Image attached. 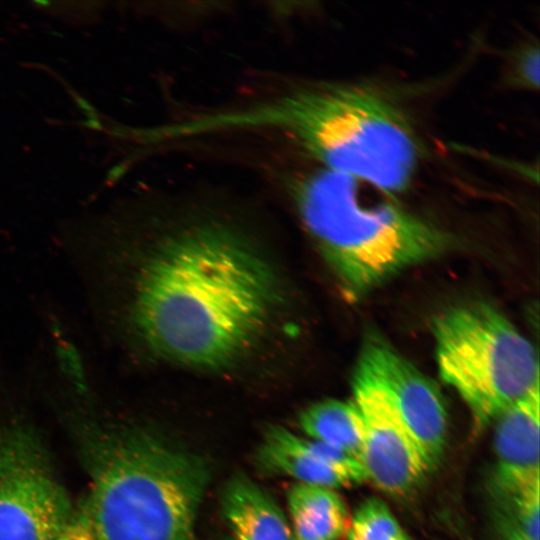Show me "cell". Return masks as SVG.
<instances>
[{
    "label": "cell",
    "mask_w": 540,
    "mask_h": 540,
    "mask_svg": "<svg viewBox=\"0 0 540 540\" xmlns=\"http://www.w3.org/2000/svg\"><path fill=\"white\" fill-rule=\"evenodd\" d=\"M278 300L267 260L227 223L201 220L163 237L141 258L125 322L151 354L216 370L254 347Z\"/></svg>",
    "instance_id": "1"
},
{
    "label": "cell",
    "mask_w": 540,
    "mask_h": 540,
    "mask_svg": "<svg viewBox=\"0 0 540 540\" xmlns=\"http://www.w3.org/2000/svg\"><path fill=\"white\" fill-rule=\"evenodd\" d=\"M187 138L266 130L283 134L320 163L395 197L407 190L421 149L409 119L374 88L321 83L249 106L207 113L182 123Z\"/></svg>",
    "instance_id": "2"
},
{
    "label": "cell",
    "mask_w": 540,
    "mask_h": 540,
    "mask_svg": "<svg viewBox=\"0 0 540 540\" xmlns=\"http://www.w3.org/2000/svg\"><path fill=\"white\" fill-rule=\"evenodd\" d=\"M367 185L321 167L288 182L303 226L355 300L442 255L454 242L448 232L395 201L370 199Z\"/></svg>",
    "instance_id": "3"
},
{
    "label": "cell",
    "mask_w": 540,
    "mask_h": 540,
    "mask_svg": "<svg viewBox=\"0 0 540 540\" xmlns=\"http://www.w3.org/2000/svg\"><path fill=\"white\" fill-rule=\"evenodd\" d=\"M84 509L98 540H195L202 459L146 432H93Z\"/></svg>",
    "instance_id": "4"
},
{
    "label": "cell",
    "mask_w": 540,
    "mask_h": 540,
    "mask_svg": "<svg viewBox=\"0 0 540 540\" xmlns=\"http://www.w3.org/2000/svg\"><path fill=\"white\" fill-rule=\"evenodd\" d=\"M432 330L440 376L478 426L495 422L540 383L534 346L486 302L449 307L433 320Z\"/></svg>",
    "instance_id": "5"
},
{
    "label": "cell",
    "mask_w": 540,
    "mask_h": 540,
    "mask_svg": "<svg viewBox=\"0 0 540 540\" xmlns=\"http://www.w3.org/2000/svg\"><path fill=\"white\" fill-rule=\"evenodd\" d=\"M72 514L36 438L0 424V540H56Z\"/></svg>",
    "instance_id": "6"
},
{
    "label": "cell",
    "mask_w": 540,
    "mask_h": 540,
    "mask_svg": "<svg viewBox=\"0 0 540 540\" xmlns=\"http://www.w3.org/2000/svg\"><path fill=\"white\" fill-rule=\"evenodd\" d=\"M352 391L363 423L359 462L367 481L393 496L411 493L431 471L420 448L385 391L358 363Z\"/></svg>",
    "instance_id": "7"
},
{
    "label": "cell",
    "mask_w": 540,
    "mask_h": 540,
    "mask_svg": "<svg viewBox=\"0 0 540 540\" xmlns=\"http://www.w3.org/2000/svg\"><path fill=\"white\" fill-rule=\"evenodd\" d=\"M357 363L385 391L433 470L443 456L448 431L447 409L437 385L374 331L366 334Z\"/></svg>",
    "instance_id": "8"
},
{
    "label": "cell",
    "mask_w": 540,
    "mask_h": 540,
    "mask_svg": "<svg viewBox=\"0 0 540 540\" xmlns=\"http://www.w3.org/2000/svg\"><path fill=\"white\" fill-rule=\"evenodd\" d=\"M539 385L495 421L492 493L499 508L540 485Z\"/></svg>",
    "instance_id": "9"
},
{
    "label": "cell",
    "mask_w": 540,
    "mask_h": 540,
    "mask_svg": "<svg viewBox=\"0 0 540 540\" xmlns=\"http://www.w3.org/2000/svg\"><path fill=\"white\" fill-rule=\"evenodd\" d=\"M260 459L268 469L291 476L299 483L335 490L367 481L357 458L281 426L267 431Z\"/></svg>",
    "instance_id": "10"
},
{
    "label": "cell",
    "mask_w": 540,
    "mask_h": 540,
    "mask_svg": "<svg viewBox=\"0 0 540 540\" xmlns=\"http://www.w3.org/2000/svg\"><path fill=\"white\" fill-rule=\"evenodd\" d=\"M223 511L236 540H292L291 528L278 505L245 477L232 480Z\"/></svg>",
    "instance_id": "11"
},
{
    "label": "cell",
    "mask_w": 540,
    "mask_h": 540,
    "mask_svg": "<svg viewBox=\"0 0 540 540\" xmlns=\"http://www.w3.org/2000/svg\"><path fill=\"white\" fill-rule=\"evenodd\" d=\"M293 540H340L350 521L345 502L331 488L296 483L287 495Z\"/></svg>",
    "instance_id": "12"
},
{
    "label": "cell",
    "mask_w": 540,
    "mask_h": 540,
    "mask_svg": "<svg viewBox=\"0 0 540 540\" xmlns=\"http://www.w3.org/2000/svg\"><path fill=\"white\" fill-rule=\"evenodd\" d=\"M299 422L308 438L359 460L363 423L353 400L326 399L316 402L301 413Z\"/></svg>",
    "instance_id": "13"
},
{
    "label": "cell",
    "mask_w": 540,
    "mask_h": 540,
    "mask_svg": "<svg viewBox=\"0 0 540 540\" xmlns=\"http://www.w3.org/2000/svg\"><path fill=\"white\" fill-rule=\"evenodd\" d=\"M344 537L346 540H410L386 503L373 497L357 507Z\"/></svg>",
    "instance_id": "14"
},
{
    "label": "cell",
    "mask_w": 540,
    "mask_h": 540,
    "mask_svg": "<svg viewBox=\"0 0 540 540\" xmlns=\"http://www.w3.org/2000/svg\"><path fill=\"white\" fill-rule=\"evenodd\" d=\"M539 57L537 44L525 46L516 55L513 73L516 81L526 88L539 86Z\"/></svg>",
    "instance_id": "15"
},
{
    "label": "cell",
    "mask_w": 540,
    "mask_h": 540,
    "mask_svg": "<svg viewBox=\"0 0 540 540\" xmlns=\"http://www.w3.org/2000/svg\"><path fill=\"white\" fill-rule=\"evenodd\" d=\"M56 540H98L85 509L72 514Z\"/></svg>",
    "instance_id": "16"
},
{
    "label": "cell",
    "mask_w": 540,
    "mask_h": 540,
    "mask_svg": "<svg viewBox=\"0 0 540 540\" xmlns=\"http://www.w3.org/2000/svg\"><path fill=\"white\" fill-rule=\"evenodd\" d=\"M499 527L505 540H532L522 533L517 527H515L509 521L498 518Z\"/></svg>",
    "instance_id": "17"
}]
</instances>
